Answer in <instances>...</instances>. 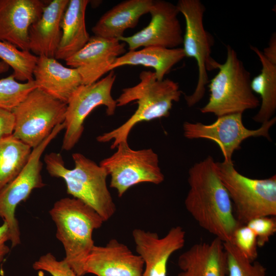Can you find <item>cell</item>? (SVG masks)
<instances>
[{
    "label": "cell",
    "instance_id": "1",
    "mask_svg": "<svg viewBox=\"0 0 276 276\" xmlns=\"http://www.w3.org/2000/svg\"><path fill=\"white\" fill-rule=\"evenodd\" d=\"M189 190L185 200L188 213L198 225L223 242H231L241 225L233 212L228 193L219 177L216 162L208 156L189 171Z\"/></svg>",
    "mask_w": 276,
    "mask_h": 276
},
{
    "label": "cell",
    "instance_id": "2",
    "mask_svg": "<svg viewBox=\"0 0 276 276\" xmlns=\"http://www.w3.org/2000/svg\"><path fill=\"white\" fill-rule=\"evenodd\" d=\"M140 82L136 85L124 88L116 100L117 107L136 101L137 108L134 113L122 125L97 137L100 143L112 141L111 149L127 142L132 129L137 124L168 117L174 102H178L182 94L177 82L169 79H157L154 72L142 71Z\"/></svg>",
    "mask_w": 276,
    "mask_h": 276
},
{
    "label": "cell",
    "instance_id": "3",
    "mask_svg": "<svg viewBox=\"0 0 276 276\" xmlns=\"http://www.w3.org/2000/svg\"><path fill=\"white\" fill-rule=\"evenodd\" d=\"M72 158L75 167L69 169L60 153H48L44 157L47 171L64 180L68 194L92 208L104 222L108 220L116 206L107 185V171L81 153H74Z\"/></svg>",
    "mask_w": 276,
    "mask_h": 276
},
{
    "label": "cell",
    "instance_id": "4",
    "mask_svg": "<svg viewBox=\"0 0 276 276\" xmlns=\"http://www.w3.org/2000/svg\"><path fill=\"white\" fill-rule=\"evenodd\" d=\"M49 214L56 226V238L64 249L63 260L78 276L84 275L85 261L95 245L93 232L104 221L92 208L73 197L56 201Z\"/></svg>",
    "mask_w": 276,
    "mask_h": 276
},
{
    "label": "cell",
    "instance_id": "5",
    "mask_svg": "<svg viewBox=\"0 0 276 276\" xmlns=\"http://www.w3.org/2000/svg\"><path fill=\"white\" fill-rule=\"evenodd\" d=\"M217 69L218 72L209 81L210 97L200 109L202 113L217 117L243 114L260 106V101L250 87V73L231 45H226V60L222 64L218 63Z\"/></svg>",
    "mask_w": 276,
    "mask_h": 276
},
{
    "label": "cell",
    "instance_id": "6",
    "mask_svg": "<svg viewBox=\"0 0 276 276\" xmlns=\"http://www.w3.org/2000/svg\"><path fill=\"white\" fill-rule=\"evenodd\" d=\"M219 177L226 189L235 216L241 225L255 218L276 216V175L264 179L245 176L233 162H216Z\"/></svg>",
    "mask_w": 276,
    "mask_h": 276
},
{
    "label": "cell",
    "instance_id": "7",
    "mask_svg": "<svg viewBox=\"0 0 276 276\" xmlns=\"http://www.w3.org/2000/svg\"><path fill=\"white\" fill-rule=\"evenodd\" d=\"M66 107L67 104L35 88L12 110L13 135L32 149L37 147L64 122Z\"/></svg>",
    "mask_w": 276,
    "mask_h": 276
},
{
    "label": "cell",
    "instance_id": "8",
    "mask_svg": "<svg viewBox=\"0 0 276 276\" xmlns=\"http://www.w3.org/2000/svg\"><path fill=\"white\" fill-rule=\"evenodd\" d=\"M176 6L185 19L182 48L185 57L195 59L198 67V76L195 90L191 95L185 96L187 104L190 107L204 97L209 83L208 71L217 70L219 62L211 56L214 38L204 29V5L199 0H179Z\"/></svg>",
    "mask_w": 276,
    "mask_h": 276
},
{
    "label": "cell",
    "instance_id": "9",
    "mask_svg": "<svg viewBox=\"0 0 276 276\" xmlns=\"http://www.w3.org/2000/svg\"><path fill=\"white\" fill-rule=\"evenodd\" d=\"M116 151L99 165L110 176V187L121 197L136 185L162 183L165 179L159 166L158 155L151 148L131 149L127 142L119 143Z\"/></svg>",
    "mask_w": 276,
    "mask_h": 276
},
{
    "label": "cell",
    "instance_id": "10",
    "mask_svg": "<svg viewBox=\"0 0 276 276\" xmlns=\"http://www.w3.org/2000/svg\"><path fill=\"white\" fill-rule=\"evenodd\" d=\"M64 127V122L58 125L39 145L33 148L27 163L19 173L0 190V218L9 227L12 248L19 245L21 241L19 223L15 217L17 206L26 201L33 190L45 186L41 174V157L49 144Z\"/></svg>",
    "mask_w": 276,
    "mask_h": 276
},
{
    "label": "cell",
    "instance_id": "11",
    "mask_svg": "<svg viewBox=\"0 0 276 276\" xmlns=\"http://www.w3.org/2000/svg\"><path fill=\"white\" fill-rule=\"evenodd\" d=\"M116 78L114 72L111 70L106 77L95 83L81 85L71 96L67 103L64 121L63 150H71L79 142L84 130L86 118L97 106H105L109 116L114 114L117 102L111 91Z\"/></svg>",
    "mask_w": 276,
    "mask_h": 276
},
{
    "label": "cell",
    "instance_id": "12",
    "mask_svg": "<svg viewBox=\"0 0 276 276\" xmlns=\"http://www.w3.org/2000/svg\"><path fill=\"white\" fill-rule=\"evenodd\" d=\"M276 122L273 117L261 124L256 129L246 128L243 122L242 113L226 114L217 117L212 124L185 122L183 124L184 136L190 140L206 139L218 145L224 161L233 162L235 151L241 148L242 142L250 137H264L270 140L269 130Z\"/></svg>",
    "mask_w": 276,
    "mask_h": 276
},
{
    "label": "cell",
    "instance_id": "13",
    "mask_svg": "<svg viewBox=\"0 0 276 276\" xmlns=\"http://www.w3.org/2000/svg\"><path fill=\"white\" fill-rule=\"evenodd\" d=\"M149 13L151 20L146 27L131 36H123L118 39L127 44L129 51L148 47L173 49L182 44L183 34L176 5L166 1L153 0Z\"/></svg>",
    "mask_w": 276,
    "mask_h": 276
},
{
    "label": "cell",
    "instance_id": "14",
    "mask_svg": "<svg viewBox=\"0 0 276 276\" xmlns=\"http://www.w3.org/2000/svg\"><path fill=\"white\" fill-rule=\"evenodd\" d=\"M132 235L137 254L144 262L142 276H167L170 258L186 241V232L180 226L172 227L163 237L141 228L134 229Z\"/></svg>",
    "mask_w": 276,
    "mask_h": 276
},
{
    "label": "cell",
    "instance_id": "15",
    "mask_svg": "<svg viewBox=\"0 0 276 276\" xmlns=\"http://www.w3.org/2000/svg\"><path fill=\"white\" fill-rule=\"evenodd\" d=\"M126 43L118 39L93 36L79 51L66 59V64L76 68L82 85L92 84L110 72L116 59L126 53Z\"/></svg>",
    "mask_w": 276,
    "mask_h": 276
},
{
    "label": "cell",
    "instance_id": "16",
    "mask_svg": "<svg viewBox=\"0 0 276 276\" xmlns=\"http://www.w3.org/2000/svg\"><path fill=\"white\" fill-rule=\"evenodd\" d=\"M144 269L142 258L116 239L104 246L95 245L84 265V274L96 276H142Z\"/></svg>",
    "mask_w": 276,
    "mask_h": 276
},
{
    "label": "cell",
    "instance_id": "17",
    "mask_svg": "<svg viewBox=\"0 0 276 276\" xmlns=\"http://www.w3.org/2000/svg\"><path fill=\"white\" fill-rule=\"evenodd\" d=\"M45 5L40 0H0V40L29 50V30Z\"/></svg>",
    "mask_w": 276,
    "mask_h": 276
},
{
    "label": "cell",
    "instance_id": "18",
    "mask_svg": "<svg viewBox=\"0 0 276 276\" xmlns=\"http://www.w3.org/2000/svg\"><path fill=\"white\" fill-rule=\"evenodd\" d=\"M177 264L178 276H227L223 242L217 238L193 244L179 256Z\"/></svg>",
    "mask_w": 276,
    "mask_h": 276
},
{
    "label": "cell",
    "instance_id": "19",
    "mask_svg": "<svg viewBox=\"0 0 276 276\" xmlns=\"http://www.w3.org/2000/svg\"><path fill=\"white\" fill-rule=\"evenodd\" d=\"M70 0H53L29 30V50L37 55L55 58L60 41L61 24Z\"/></svg>",
    "mask_w": 276,
    "mask_h": 276
},
{
    "label": "cell",
    "instance_id": "20",
    "mask_svg": "<svg viewBox=\"0 0 276 276\" xmlns=\"http://www.w3.org/2000/svg\"><path fill=\"white\" fill-rule=\"evenodd\" d=\"M33 76L37 88L66 104L82 85L76 68L65 67L55 58L44 56H38Z\"/></svg>",
    "mask_w": 276,
    "mask_h": 276
},
{
    "label": "cell",
    "instance_id": "21",
    "mask_svg": "<svg viewBox=\"0 0 276 276\" xmlns=\"http://www.w3.org/2000/svg\"><path fill=\"white\" fill-rule=\"evenodd\" d=\"M153 0L123 1L105 12L92 28L95 36L118 39L127 29L133 28L140 17L149 12Z\"/></svg>",
    "mask_w": 276,
    "mask_h": 276
},
{
    "label": "cell",
    "instance_id": "22",
    "mask_svg": "<svg viewBox=\"0 0 276 276\" xmlns=\"http://www.w3.org/2000/svg\"><path fill=\"white\" fill-rule=\"evenodd\" d=\"M88 0H70L62 17V35L55 54L56 60H65L81 49L88 41L85 26Z\"/></svg>",
    "mask_w": 276,
    "mask_h": 276
},
{
    "label": "cell",
    "instance_id": "23",
    "mask_svg": "<svg viewBox=\"0 0 276 276\" xmlns=\"http://www.w3.org/2000/svg\"><path fill=\"white\" fill-rule=\"evenodd\" d=\"M184 57L182 48L145 47L138 51H129L118 57L111 65L110 71L126 65H141L153 68L157 79L162 80L173 66Z\"/></svg>",
    "mask_w": 276,
    "mask_h": 276
},
{
    "label": "cell",
    "instance_id": "24",
    "mask_svg": "<svg viewBox=\"0 0 276 276\" xmlns=\"http://www.w3.org/2000/svg\"><path fill=\"white\" fill-rule=\"evenodd\" d=\"M250 49L258 57L262 66L260 73L250 82L252 91L261 99L260 108L252 119L262 124L273 118L276 110V64L269 62L256 47L250 45Z\"/></svg>",
    "mask_w": 276,
    "mask_h": 276
},
{
    "label": "cell",
    "instance_id": "25",
    "mask_svg": "<svg viewBox=\"0 0 276 276\" xmlns=\"http://www.w3.org/2000/svg\"><path fill=\"white\" fill-rule=\"evenodd\" d=\"M32 150L13 134L0 139V190L19 173Z\"/></svg>",
    "mask_w": 276,
    "mask_h": 276
},
{
    "label": "cell",
    "instance_id": "26",
    "mask_svg": "<svg viewBox=\"0 0 276 276\" xmlns=\"http://www.w3.org/2000/svg\"><path fill=\"white\" fill-rule=\"evenodd\" d=\"M37 58L30 51L21 50L10 43L0 40V60L12 67L16 80L34 79L33 73Z\"/></svg>",
    "mask_w": 276,
    "mask_h": 276
},
{
    "label": "cell",
    "instance_id": "27",
    "mask_svg": "<svg viewBox=\"0 0 276 276\" xmlns=\"http://www.w3.org/2000/svg\"><path fill=\"white\" fill-rule=\"evenodd\" d=\"M227 276H266V269L259 262L251 261L232 242H223Z\"/></svg>",
    "mask_w": 276,
    "mask_h": 276
},
{
    "label": "cell",
    "instance_id": "28",
    "mask_svg": "<svg viewBox=\"0 0 276 276\" xmlns=\"http://www.w3.org/2000/svg\"><path fill=\"white\" fill-rule=\"evenodd\" d=\"M36 88L34 79L20 83L12 74L0 79V107L12 111Z\"/></svg>",
    "mask_w": 276,
    "mask_h": 276
},
{
    "label": "cell",
    "instance_id": "29",
    "mask_svg": "<svg viewBox=\"0 0 276 276\" xmlns=\"http://www.w3.org/2000/svg\"><path fill=\"white\" fill-rule=\"evenodd\" d=\"M246 258L255 261L258 257L257 237L246 224L240 225L235 231L232 242Z\"/></svg>",
    "mask_w": 276,
    "mask_h": 276
},
{
    "label": "cell",
    "instance_id": "30",
    "mask_svg": "<svg viewBox=\"0 0 276 276\" xmlns=\"http://www.w3.org/2000/svg\"><path fill=\"white\" fill-rule=\"evenodd\" d=\"M32 267L35 270L45 271L52 276H78L63 259L58 260L50 252L40 257Z\"/></svg>",
    "mask_w": 276,
    "mask_h": 276
},
{
    "label": "cell",
    "instance_id": "31",
    "mask_svg": "<svg viewBox=\"0 0 276 276\" xmlns=\"http://www.w3.org/2000/svg\"><path fill=\"white\" fill-rule=\"evenodd\" d=\"M246 224L256 234L258 247L265 245L276 232V219L274 216L255 218Z\"/></svg>",
    "mask_w": 276,
    "mask_h": 276
},
{
    "label": "cell",
    "instance_id": "32",
    "mask_svg": "<svg viewBox=\"0 0 276 276\" xmlns=\"http://www.w3.org/2000/svg\"><path fill=\"white\" fill-rule=\"evenodd\" d=\"M14 127L12 112L0 107V139L12 135Z\"/></svg>",
    "mask_w": 276,
    "mask_h": 276
},
{
    "label": "cell",
    "instance_id": "33",
    "mask_svg": "<svg viewBox=\"0 0 276 276\" xmlns=\"http://www.w3.org/2000/svg\"><path fill=\"white\" fill-rule=\"evenodd\" d=\"M11 236L7 224L3 222L0 226V264L4 261L6 256L10 251V248L7 245L8 241H10Z\"/></svg>",
    "mask_w": 276,
    "mask_h": 276
},
{
    "label": "cell",
    "instance_id": "34",
    "mask_svg": "<svg viewBox=\"0 0 276 276\" xmlns=\"http://www.w3.org/2000/svg\"><path fill=\"white\" fill-rule=\"evenodd\" d=\"M264 56L270 62L276 64V34L274 32L271 36L268 47L262 51Z\"/></svg>",
    "mask_w": 276,
    "mask_h": 276
},
{
    "label": "cell",
    "instance_id": "35",
    "mask_svg": "<svg viewBox=\"0 0 276 276\" xmlns=\"http://www.w3.org/2000/svg\"><path fill=\"white\" fill-rule=\"evenodd\" d=\"M9 69V66L4 62L0 60V74L4 73Z\"/></svg>",
    "mask_w": 276,
    "mask_h": 276
}]
</instances>
